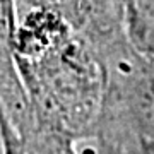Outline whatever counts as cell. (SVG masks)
Instances as JSON below:
<instances>
[{
  "label": "cell",
  "instance_id": "1",
  "mask_svg": "<svg viewBox=\"0 0 154 154\" xmlns=\"http://www.w3.org/2000/svg\"><path fill=\"white\" fill-rule=\"evenodd\" d=\"M69 36V22L48 9H29L16 31V46L28 58H39Z\"/></svg>",
  "mask_w": 154,
  "mask_h": 154
},
{
  "label": "cell",
  "instance_id": "2",
  "mask_svg": "<svg viewBox=\"0 0 154 154\" xmlns=\"http://www.w3.org/2000/svg\"><path fill=\"white\" fill-rule=\"evenodd\" d=\"M22 2L28 4L29 9H48V11L57 12L69 24L81 22L86 17L82 0H22Z\"/></svg>",
  "mask_w": 154,
  "mask_h": 154
},
{
  "label": "cell",
  "instance_id": "3",
  "mask_svg": "<svg viewBox=\"0 0 154 154\" xmlns=\"http://www.w3.org/2000/svg\"><path fill=\"white\" fill-rule=\"evenodd\" d=\"M5 147H7V151H5L7 154H22V152H21V149L17 147V144L14 142V140H9V139H7Z\"/></svg>",
  "mask_w": 154,
  "mask_h": 154
},
{
  "label": "cell",
  "instance_id": "4",
  "mask_svg": "<svg viewBox=\"0 0 154 154\" xmlns=\"http://www.w3.org/2000/svg\"><path fill=\"white\" fill-rule=\"evenodd\" d=\"M94 2H99V4H106V2H111V0H94Z\"/></svg>",
  "mask_w": 154,
  "mask_h": 154
}]
</instances>
